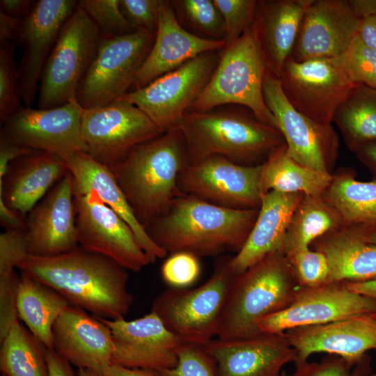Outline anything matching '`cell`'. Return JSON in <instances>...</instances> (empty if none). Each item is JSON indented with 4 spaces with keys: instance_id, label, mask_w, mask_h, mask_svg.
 <instances>
[{
    "instance_id": "51",
    "label": "cell",
    "mask_w": 376,
    "mask_h": 376,
    "mask_svg": "<svg viewBox=\"0 0 376 376\" xmlns=\"http://www.w3.org/2000/svg\"><path fill=\"white\" fill-rule=\"evenodd\" d=\"M35 1L32 0H1L0 11L13 17L23 19L31 11Z\"/></svg>"
},
{
    "instance_id": "14",
    "label": "cell",
    "mask_w": 376,
    "mask_h": 376,
    "mask_svg": "<svg viewBox=\"0 0 376 376\" xmlns=\"http://www.w3.org/2000/svg\"><path fill=\"white\" fill-rule=\"evenodd\" d=\"M290 104L306 116L331 125L334 116L359 85L351 81L329 58L286 61L280 75Z\"/></svg>"
},
{
    "instance_id": "11",
    "label": "cell",
    "mask_w": 376,
    "mask_h": 376,
    "mask_svg": "<svg viewBox=\"0 0 376 376\" xmlns=\"http://www.w3.org/2000/svg\"><path fill=\"white\" fill-rule=\"evenodd\" d=\"M263 96L289 156L304 166L333 174L339 140L332 125L318 123L295 109L282 90L280 78L269 69L264 79Z\"/></svg>"
},
{
    "instance_id": "9",
    "label": "cell",
    "mask_w": 376,
    "mask_h": 376,
    "mask_svg": "<svg viewBox=\"0 0 376 376\" xmlns=\"http://www.w3.org/2000/svg\"><path fill=\"white\" fill-rule=\"evenodd\" d=\"M100 33L91 17L77 6L63 24L43 68L38 93L39 109L56 107L76 99Z\"/></svg>"
},
{
    "instance_id": "12",
    "label": "cell",
    "mask_w": 376,
    "mask_h": 376,
    "mask_svg": "<svg viewBox=\"0 0 376 376\" xmlns=\"http://www.w3.org/2000/svg\"><path fill=\"white\" fill-rule=\"evenodd\" d=\"M81 132L87 153L111 167L134 146L164 132L138 107L118 99L104 106L84 109Z\"/></svg>"
},
{
    "instance_id": "56",
    "label": "cell",
    "mask_w": 376,
    "mask_h": 376,
    "mask_svg": "<svg viewBox=\"0 0 376 376\" xmlns=\"http://www.w3.org/2000/svg\"><path fill=\"white\" fill-rule=\"evenodd\" d=\"M77 376H104L102 373H100L93 370L86 368H78Z\"/></svg>"
},
{
    "instance_id": "25",
    "label": "cell",
    "mask_w": 376,
    "mask_h": 376,
    "mask_svg": "<svg viewBox=\"0 0 376 376\" xmlns=\"http://www.w3.org/2000/svg\"><path fill=\"white\" fill-rule=\"evenodd\" d=\"M53 350L72 366L103 374L112 363L113 343L109 327L99 318L69 305L52 329Z\"/></svg>"
},
{
    "instance_id": "7",
    "label": "cell",
    "mask_w": 376,
    "mask_h": 376,
    "mask_svg": "<svg viewBox=\"0 0 376 376\" xmlns=\"http://www.w3.org/2000/svg\"><path fill=\"white\" fill-rule=\"evenodd\" d=\"M230 256L219 258L210 279L194 289L171 288L153 301L151 311L185 343L205 345L217 336L237 276Z\"/></svg>"
},
{
    "instance_id": "43",
    "label": "cell",
    "mask_w": 376,
    "mask_h": 376,
    "mask_svg": "<svg viewBox=\"0 0 376 376\" xmlns=\"http://www.w3.org/2000/svg\"><path fill=\"white\" fill-rule=\"evenodd\" d=\"M295 370L288 376H370V359L366 354L353 365L345 359L334 355L324 357L319 361L295 363Z\"/></svg>"
},
{
    "instance_id": "8",
    "label": "cell",
    "mask_w": 376,
    "mask_h": 376,
    "mask_svg": "<svg viewBox=\"0 0 376 376\" xmlns=\"http://www.w3.org/2000/svg\"><path fill=\"white\" fill-rule=\"evenodd\" d=\"M155 33L139 29L124 35L100 33L94 57L76 100L86 109L109 104L128 92L148 56Z\"/></svg>"
},
{
    "instance_id": "59",
    "label": "cell",
    "mask_w": 376,
    "mask_h": 376,
    "mask_svg": "<svg viewBox=\"0 0 376 376\" xmlns=\"http://www.w3.org/2000/svg\"><path fill=\"white\" fill-rule=\"evenodd\" d=\"M371 315L375 318H376V312L373 313H371Z\"/></svg>"
},
{
    "instance_id": "15",
    "label": "cell",
    "mask_w": 376,
    "mask_h": 376,
    "mask_svg": "<svg viewBox=\"0 0 376 376\" xmlns=\"http://www.w3.org/2000/svg\"><path fill=\"white\" fill-rule=\"evenodd\" d=\"M83 110L76 99L49 109L22 107L6 120L1 134L14 144L65 159L88 152L81 132Z\"/></svg>"
},
{
    "instance_id": "35",
    "label": "cell",
    "mask_w": 376,
    "mask_h": 376,
    "mask_svg": "<svg viewBox=\"0 0 376 376\" xmlns=\"http://www.w3.org/2000/svg\"><path fill=\"white\" fill-rule=\"evenodd\" d=\"M334 122L353 152L376 142V88L356 87L337 109Z\"/></svg>"
},
{
    "instance_id": "17",
    "label": "cell",
    "mask_w": 376,
    "mask_h": 376,
    "mask_svg": "<svg viewBox=\"0 0 376 376\" xmlns=\"http://www.w3.org/2000/svg\"><path fill=\"white\" fill-rule=\"evenodd\" d=\"M376 312V300L349 290L345 282L299 286L284 309L258 322L261 333H283Z\"/></svg>"
},
{
    "instance_id": "23",
    "label": "cell",
    "mask_w": 376,
    "mask_h": 376,
    "mask_svg": "<svg viewBox=\"0 0 376 376\" xmlns=\"http://www.w3.org/2000/svg\"><path fill=\"white\" fill-rule=\"evenodd\" d=\"M295 350V363L304 362L314 353H327L355 365L367 351H376V318L371 314L349 317L320 325L285 331Z\"/></svg>"
},
{
    "instance_id": "45",
    "label": "cell",
    "mask_w": 376,
    "mask_h": 376,
    "mask_svg": "<svg viewBox=\"0 0 376 376\" xmlns=\"http://www.w3.org/2000/svg\"><path fill=\"white\" fill-rule=\"evenodd\" d=\"M161 274L165 283L173 288H186L198 279L201 264L198 256L185 251L171 253L163 263Z\"/></svg>"
},
{
    "instance_id": "50",
    "label": "cell",
    "mask_w": 376,
    "mask_h": 376,
    "mask_svg": "<svg viewBox=\"0 0 376 376\" xmlns=\"http://www.w3.org/2000/svg\"><path fill=\"white\" fill-rule=\"evenodd\" d=\"M46 359L49 376H77L72 365L53 349H47Z\"/></svg>"
},
{
    "instance_id": "28",
    "label": "cell",
    "mask_w": 376,
    "mask_h": 376,
    "mask_svg": "<svg viewBox=\"0 0 376 376\" xmlns=\"http://www.w3.org/2000/svg\"><path fill=\"white\" fill-rule=\"evenodd\" d=\"M68 169L60 156L33 150L14 160L0 179V198L24 219Z\"/></svg>"
},
{
    "instance_id": "26",
    "label": "cell",
    "mask_w": 376,
    "mask_h": 376,
    "mask_svg": "<svg viewBox=\"0 0 376 376\" xmlns=\"http://www.w3.org/2000/svg\"><path fill=\"white\" fill-rule=\"evenodd\" d=\"M304 194L269 191L262 195L254 225L241 249L232 256L230 267L240 275L267 256L283 253L292 215Z\"/></svg>"
},
{
    "instance_id": "24",
    "label": "cell",
    "mask_w": 376,
    "mask_h": 376,
    "mask_svg": "<svg viewBox=\"0 0 376 376\" xmlns=\"http://www.w3.org/2000/svg\"><path fill=\"white\" fill-rule=\"evenodd\" d=\"M226 47L224 40L201 37L185 30L169 1L160 0L158 24L152 47L134 80V89L143 88L196 56Z\"/></svg>"
},
{
    "instance_id": "48",
    "label": "cell",
    "mask_w": 376,
    "mask_h": 376,
    "mask_svg": "<svg viewBox=\"0 0 376 376\" xmlns=\"http://www.w3.org/2000/svg\"><path fill=\"white\" fill-rule=\"evenodd\" d=\"M33 150L14 144L0 134V179L7 173L10 164Z\"/></svg>"
},
{
    "instance_id": "52",
    "label": "cell",
    "mask_w": 376,
    "mask_h": 376,
    "mask_svg": "<svg viewBox=\"0 0 376 376\" xmlns=\"http://www.w3.org/2000/svg\"><path fill=\"white\" fill-rule=\"evenodd\" d=\"M0 223L5 230H25L26 219L9 207L0 198Z\"/></svg>"
},
{
    "instance_id": "60",
    "label": "cell",
    "mask_w": 376,
    "mask_h": 376,
    "mask_svg": "<svg viewBox=\"0 0 376 376\" xmlns=\"http://www.w3.org/2000/svg\"><path fill=\"white\" fill-rule=\"evenodd\" d=\"M370 376H376V373H371Z\"/></svg>"
},
{
    "instance_id": "47",
    "label": "cell",
    "mask_w": 376,
    "mask_h": 376,
    "mask_svg": "<svg viewBox=\"0 0 376 376\" xmlns=\"http://www.w3.org/2000/svg\"><path fill=\"white\" fill-rule=\"evenodd\" d=\"M359 16L357 34L376 52V0H351Z\"/></svg>"
},
{
    "instance_id": "2",
    "label": "cell",
    "mask_w": 376,
    "mask_h": 376,
    "mask_svg": "<svg viewBox=\"0 0 376 376\" xmlns=\"http://www.w3.org/2000/svg\"><path fill=\"white\" fill-rule=\"evenodd\" d=\"M258 214V209L227 208L182 194L146 230L168 253L217 256L241 249Z\"/></svg>"
},
{
    "instance_id": "38",
    "label": "cell",
    "mask_w": 376,
    "mask_h": 376,
    "mask_svg": "<svg viewBox=\"0 0 376 376\" xmlns=\"http://www.w3.org/2000/svg\"><path fill=\"white\" fill-rule=\"evenodd\" d=\"M14 50V45L0 42V120L3 123L22 107Z\"/></svg>"
},
{
    "instance_id": "58",
    "label": "cell",
    "mask_w": 376,
    "mask_h": 376,
    "mask_svg": "<svg viewBox=\"0 0 376 376\" xmlns=\"http://www.w3.org/2000/svg\"><path fill=\"white\" fill-rule=\"evenodd\" d=\"M281 376H288V374L285 372H282Z\"/></svg>"
},
{
    "instance_id": "42",
    "label": "cell",
    "mask_w": 376,
    "mask_h": 376,
    "mask_svg": "<svg viewBox=\"0 0 376 376\" xmlns=\"http://www.w3.org/2000/svg\"><path fill=\"white\" fill-rule=\"evenodd\" d=\"M285 256L300 286L314 288L328 283L329 266L322 253L308 247Z\"/></svg>"
},
{
    "instance_id": "31",
    "label": "cell",
    "mask_w": 376,
    "mask_h": 376,
    "mask_svg": "<svg viewBox=\"0 0 376 376\" xmlns=\"http://www.w3.org/2000/svg\"><path fill=\"white\" fill-rule=\"evenodd\" d=\"M69 305L56 290L22 273L16 297L18 318L46 348L53 349V326Z\"/></svg>"
},
{
    "instance_id": "61",
    "label": "cell",
    "mask_w": 376,
    "mask_h": 376,
    "mask_svg": "<svg viewBox=\"0 0 376 376\" xmlns=\"http://www.w3.org/2000/svg\"><path fill=\"white\" fill-rule=\"evenodd\" d=\"M3 376V375H2Z\"/></svg>"
},
{
    "instance_id": "3",
    "label": "cell",
    "mask_w": 376,
    "mask_h": 376,
    "mask_svg": "<svg viewBox=\"0 0 376 376\" xmlns=\"http://www.w3.org/2000/svg\"><path fill=\"white\" fill-rule=\"evenodd\" d=\"M189 164L184 136L178 127L132 148L109 167L138 221L145 228L182 194L178 180Z\"/></svg>"
},
{
    "instance_id": "1",
    "label": "cell",
    "mask_w": 376,
    "mask_h": 376,
    "mask_svg": "<svg viewBox=\"0 0 376 376\" xmlns=\"http://www.w3.org/2000/svg\"><path fill=\"white\" fill-rule=\"evenodd\" d=\"M17 268L56 290L70 305L98 318H124L134 301L127 269L81 246L50 257L29 254Z\"/></svg>"
},
{
    "instance_id": "5",
    "label": "cell",
    "mask_w": 376,
    "mask_h": 376,
    "mask_svg": "<svg viewBox=\"0 0 376 376\" xmlns=\"http://www.w3.org/2000/svg\"><path fill=\"white\" fill-rule=\"evenodd\" d=\"M267 70L255 18L237 40L221 51L209 81L188 111L204 112L226 104L241 105L261 122L276 128L263 96Z\"/></svg>"
},
{
    "instance_id": "53",
    "label": "cell",
    "mask_w": 376,
    "mask_h": 376,
    "mask_svg": "<svg viewBox=\"0 0 376 376\" xmlns=\"http://www.w3.org/2000/svg\"><path fill=\"white\" fill-rule=\"evenodd\" d=\"M104 376H159L157 371L143 369L132 368L111 363L103 371Z\"/></svg>"
},
{
    "instance_id": "44",
    "label": "cell",
    "mask_w": 376,
    "mask_h": 376,
    "mask_svg": "<svg viewBox=\"0 0 376 376\" xmlns=\"http://www.w3.org/2000/svg\"><path fill=\"white\" fill-rule=\"evenodd\" d=\"M157 372L159 376H218L215 362L204 347L185 343L178 350L176 365Z\"/></svg>"
},
{
    "instance_id": "40",
    "label": "cell",
    "mask_w": 376,
    "mask_h": 376,
    "mask_svg": "<svg viewBox=\"0 0 376 376\" xmlns=\"http://www.w3.org/2000/svg\"><path fill=\"white\" fill-rule=\"evenodd\" d=\"M77 6L91 17L100 33L124 35L136 31L124 17L120 0H81Z\"/></svg>"
},
{
    "instance_id": "39",
    "label": "cell",
    "mask_w": 376,
    "mask_h": 376,
    "mask_svg": "<svg viewBox=\"0 0 376 376\" xmlns=\"http://www.w3.org/2000/svg\"><path fill=\"white\" fill-rule=\"evenodd\" d=\"M172 3L178 6L187 20L195 28L211 39L224 40V20L213 0H182L174 1Z\"/></svg>"
},
{
    "instance_id": "21",
    "label": "cell",
    "mask_w": 376,
    "mask_h": 376,
    "mask_svg": "<svg viewBox=\"0 0 376 376\" xmlns=\"http://www.w3.org/2000/svg\"><path fill=\"white\" fill-rule=\"evenodd\" d=\"M359 21L351 0H312L290 57L297 61L336 57L357 35Z\"/></svg>"
},
{
    "instance_id": "6",
    "label": "cell",
    "mask_w": 376,
    "mask_h": 376,
    "mask_svg": "<svg viewBox=\"0 0 376 376\" xmlns=\"http://www.w3.org/2000/svg\"><path fill=\"white\" fill-rule=\"evenodd\" d=\"M299 286L283 253L267 256L236 276L217 338L235 339L260 334L258 322L287 307Z\"/></svg>"
},
{
    "instance_id": "54",
    "label": "cell",
    "mask_w": 376,
    "mask_h": 376,
    "mask_svg": "<svg viewBox=\"0 0 376 376\" xmlns=\"http://www.w3.org/2000/svg\"><path fill=\"white\" fill-rule=\"evenodd\" d=\"M354 152L376 180V142L360 146Z\"/></svg>"
},
{
    "instance_id": "32",
    "label": "cell",
    "mask_w": 376,
    "mask_h": 376,
    "mask_svg": "<svg viewBox=\"0 0 376 376\" xmlns=\"http://www.w3.org/2000/svg\"><path fill=\"white\" fill-rule=\"evenodd\" d=\"M322 198L340 214L343 226L376 230V180L356 179L350 171L333 174Z\"/></svg>"
},
{
    "instance_id": "57",
    "label": "cell",
    "mask_w": 376,
    "mask_h": 376,
    "mask_svg": "<svg viewBox=\"0 0 376 376\" xmlns=\"http://www.w3.org/2000/svg\"><path fill=\"white\" fill-rule=\"evenodd\" d=\"M367 240L370 243L376 244V230L368 235Z\"/></svg>"
},
{
    "instance_id": "22",
    "label": "cell",
    "mask_w": 376,
    "mask_h": 376,
    "mask_svg": "<svg viewBox=\"0 0 376 376\" xmlns=\"http://www.w3.org/2000/svg\"><path fill=\"white\" fill-rule=\"evenodd\" d=\"M73 178L68 171L28 214L29 254L60 255L78 247Z\"/></svg>"
},
{
    "instance_id": "30",
    "label": "cell",
    "mask_w": 376,
    "mask_h": 376,
    "mask_svg": "<svg viewBox=\"0 0 376 376\" xmlns=\"http://www.w3.org/2000/svg\"><path fill=\"white\" fill-rule=\"evenodd\" d=\"M312 0L258 1L256 22L268 69L280 77L291 56L304 13Z\"/></svg>"
},
{
    "instance_id": "10",
    "label": "cell",
    "mask_w": 376,
    "mask_h": 376,
    "mask_svg": "<svg viewBox=\"0 0 376 376\" xmlns=\"http://www.w3.org/2000/svg\"><path fill=\"white\" fill-rule=\"evenodd\" d=\"M221 51L202 54L119 99L138 107L164 132L177 127L209 81Z\"/></svg>"
},
{
    "instance_id": "19",
    "label": "cell",
    "mask_w": 376,
    "mask_h": 376,
    "mask_svg": "<svg viewBox=\"0 0 376 376\" xmlns=\"http://www.w3.org/2000/svg\"><path fill=\"white\" fill-rule=\"evenodd\" d=\"M75 0H39L22 19L19 45L23 54L18 65L19 95L26 107H31L45 63L61 30L77 6Z\"/></svg>"
},
{
    "instance_id": "34",
    "label": "cell",
    "mask_w": 376,
    "mask_h": 376,
    "mask_svg": "<svg viewBox=\"0 0 376 376\" xmlns=\"http://www.w3.org/2000/svg\"><path fill=\"white\" fill-rule=\"evenodd\" d=\"M343 226L340 214L322 196L304 195L290 219L283 253L288 256L311 247L315 240Z\"/></svg>"
},
{
    "instance_id": "13",
    "label": "cell",
    "mask_w": 376,
    "mask_h": 376,
    "mask_svg": "<svg viewBox=\"0 0 376 376\" xmlns=\"http://www.w3.org/2000/svg\"><path fill=\"white\" fill-rule=\"evenodd\" d=\"M262 164L244 166L213 155L188 164L180 173V194L232 209H259Z\"/></svg>"
},
{
    "instance_id": "18",
    "label": "cell",
    "mask_w": 376,
    "mask_h": 376,
    "mask_svg": "<svg viewBox=\"0 0 376 376\" xmlns=\"http://www.w3.org/2000/svg\"><path fill=\"white\" fill-rule=\"evenodd\" d=\"M99 318L111 331L112 363L154 371L176 365L178 352L183 342L154 312L133 320Z\"/></svg>"
},
{
    "instance_id": "29",
    "label": "cell",
    "mask_w": 376,
    "mask_h": 376,
    "mask_svg": "<svg viewBox=\"0 0 376 376\" xmlns=\"http://www.w3.org/2000/svg\"><path fill=\"white\" fill-rule=\"evenodd\" d=\"M370 233L364 228L343 226L312 243L311 248L327 258V283L376 279V244L368 241Z\"/></svg>"
},
{
    "instance_id": "55",
    "label": "cell",
    "mask_w": 376,
    "mask_h": 376,
    "mask_svg": "<svg viewBox=\"0 0 376 376\" xmlns=\"http://www.w3.org/2000/svg\"><path fill=\"white\" fill-rule=\"evenodd\" d=\"M347 288L376 300V279L364 282H345Z\"/></svg>"
},
{
    "instance_id": "46",
    "label": "cell",
    "mask_w": 376,
    "mask_h": 376,
    "mask_svg": "<svg viewBox=\"0 0 376 376\" xmlns=\"http://www.w3.org/2000/svg\"><path fill=\"white\" fill-rule=\"evenodd\" d=\"M160 0H120V10L136 30L156 33Z\"/></svg>"
},
{
    "instance_id": "49",
    "label": "cell",
    "mask_w": 376,
    "mask_h": 376,
    "mask_svg": "<svg viewBox=\"0 0 376 376\" xmlns=\"http://www.w3.org/2000/svg\"><path fill=\"white\" fill-rule=\"evenodd\" d=\"M22 19L0 11V42L19 45Z\"/></svg>"
},
{
    "instance_id": "33",
    "label": "cell",
    "mask_w": 376,
    "mask_h": 376,
    "mask_svg": "<svg viewBox=\"0 0 376 376\" xmlns=\"http://www.w3.org/2000/svg\"><path fill=\"white\" fill-rule=\"evenodd\" d=\"M332 177L333 174L319 172L294 160L284 143L262 164L260 189L263 194L276 191L322 196Z\"/></svg>"
},
{
    "instance_id": "37",
    "label": "cell",
    "mask_w": 376,
    "mask_h": 376,
    "mask_svg": "<svg viewBox=\"0 0 376 376\" xmlns=\"http://www.w3.org/2000/svg\"><path fill=\"white\" fill-rule=\"evenodd\" d=\"M329 59L354 84L376 88V52L358 34L344 52Z\"/></svg>"
},
{
    "instance_id": "27",
    "label": "cell",
    "mask_w": 376,
    "mask_h": 376,
    "mask_svg": "<svg viewBox=\"0 0 376 376\" xmlns=\"http://www.w3.org/2000/svg\"><path fill=\"white\" fill-rule=\"evenodd\" d=\"M73 178L74 194L94 191L100 199L132 228L137 242L150 263L164 258L168 253L152 240L138 221L110 169L87 152H77L64 159Z\"/></svg>"
},
{
    "instance_id": "41",
    "label": "cell",
    "mask_w": 376,
    "mask_h": 376,
    "mask_svg": "<svg viewBox=\"0 0 376 376\" xmlns=\"http://www.w3.org/2000/svg\"><path fill=\"white\" fill-rule=\"evenodd\" d=\"M224 23L226 46L237 40L253 23L258 8L255 0H213Z\"/></svg>"
},
{
    "instance_id": "36",
    "label": "cell",
    "mask_w": 376,
    "mask_h": 376,
    "mask_svg": "<svg viewBox=\"0 0 376 376\" xmlns=\"http://www.w3.org/2000/svg\"><path fill=\"white\" fill-rule=\"evenodd\" d=\"M46 348L17 320L1 341L3 376H49Z\"/></svg>"
},
{
    "instance_id": "16",
    "label": "cell",
    "mask_w": 376,
    "mask_h": 376,
    "mask_svg": "<svg viewBox=\"0 0 376 376\" xmlns=\"http://www.w3.org/2000/svg\"><path fill=\"white\" fill-rule=\"evenodd\" d=\"M74 205L81 247L134 272L150 263L130 226L94 191L74 194Z\"/></svg>"
},
{
    "instance_id": "4",
    "label": "cell",
    "mask_w": 376,
    "mask_h": 376,
    "mask_svg": "<svg viewBox=\"0 0 376 376\" xmlns=\"http://www.w3.org/2000/svg\"><path fill=\"white\" fill-rule=\"evenodd\" d=\"M177 127L185 141L189 164L218 155L241 165H260L285 143L278 129L259 120L250 110L187 111Z\"/></svg>"
},
{
    "instance_id": "20",
    "label": "cell",
    "mask_w": 376,
    "mask_h": 376,
    "mask_svg": "<svg viewBox=\"0 0 376 376\" xmlns=\"http://www.w3.org/2000/svg\"><path fill=\"white\" fill-rule=\"evenodd\" d=\"M218 376H281L297 353L285 332L260 333L235 339H212L203 345Z\"/></svg>"
}]
</instances>
